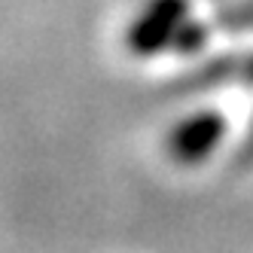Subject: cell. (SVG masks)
I'll return each mask as SVG.
<instances>
[{
  "label": "cell",
  "mask_w": 253,
  "mask_h": 253,
  "mask_svg": "<svg viewBox=\"0 0 253 253\" xmlns=\"http://www.w3.org/2000/svg\"><path fill=\"white\" fill-rule=\"evenodd\" d=\"M223 131H226V122L223 116L216 113H198V116H189L177 125L168 137V153L180 162V165H195V162H205L216 143L223 140Z\"/></svg>",
  "instance_id": "obj_2"
},
{
  "label": "cell",
  "mask_w": 253,
  "mask_h": 253,
  "mask_svg": "<svg viewBox=\"0 0 253 253\" xmlns=\"http://www.w3.org/2000/svg\"><path fill=\"white\" fill-rule=\"evenodd\" d=\"M186 0H150V6L140 12V19L131 25L128 43L137 55H153L177 40L186 19Z\"/></svg>",
  "instance_id": "obj_1"
},
{
  "label": "cell",
  "mask_w": 253,
  "mask_h": 253,
  "mask_svg": "<svg viewBox=\"0 0 253 253\" xmlns=\"http://www.w3.org/2000/svg\"><path fill=\"white\" fill-rule=\"evenodd\" d=\"M232 22H238V25H253V6H250V9H241L238 15H232Z\"/></svg>",
  "instance_id": "obj_3"
}]
</instances>
